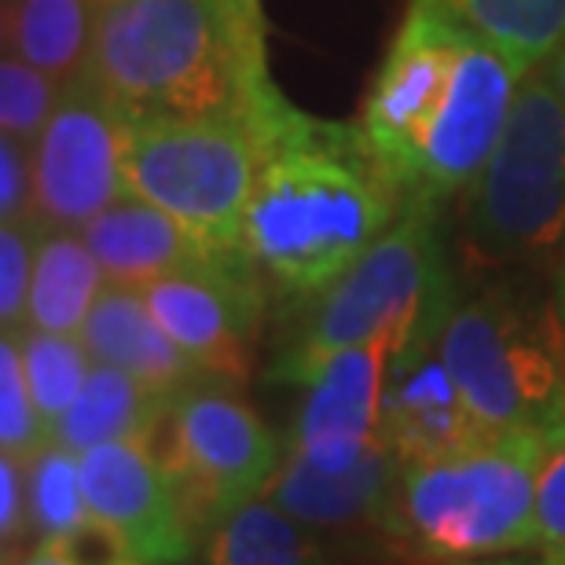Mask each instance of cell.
<instances>
[{
    "label": "cell",
    "instance_id": "1",
    "mask_svg": "<svg viewBox=\"0 0 565 565\" xmlns=\"http://www.w3.org/2000/svg\"><path fill=\"white\" fill-rule=\"evenodd\" d=\"M522 77L440 0H412L356 129L404 202L445 206L492 154Z\"/></svg>",
    "mask_w": 565,
    "mask_h": 565
},
{
    "label": "cell",
    "instance_id": "2",
    "mask_svg": "<svg viewBox=\"0 0 565 565\" xmlns=\"http://www.w3.org/2000/svg\"><path fill=\"white\" fill-rule=\"evenodd\" d=\"M265 162L243 221V250L294 305L312 301L404 213L356 126L305 115L276 93L257 107Z\"/></svg>",
    "mask_w": 565,
    "mask_h": 565
},
{
    "label": "cell",
    "instance_id": "3",
    "mask_svg": "<svg viewBox=\"0 0 565 565\" xmlns=\"http://www.w3.org/2000/svg\"><path fill=\"white\" fill-rule=\"evenodd\" d=\"M85 82L126 118L254 115L279 93L262 0H96Z\"/></svg>",
    "mask_w": 565,
    "mask_h": 565
},
{
    "label": "cell",
    "instance_id": "4",
    "mask_svg": "<svg viewBox=\"0 0 565 565\" xmlns=\"http://www.w3.org/2000/svg\"><path fill=\"white\" fill-rule=\"evenodd\" d=\"M456 301L440 206L408 202L397 224L360 262L301 305V323L279 349L273 379L301 386L323 360L367 342H382L390 356L434 345Z\"/></svg>",
    "mask_w": 565,
    "mask_h": 565
},
{
    "label": "cell",
    "instance_id": "5",
    "mask_svg": "<svg viewBox=\"0 0 565 565\" xmlns=\"http://www.w3.org/2000/svg\"><path fill=\"white\" fill-rule=\"evenodd\" d=\"M551 437L492 434L448 456L408 462L375 533L412 562H481L536 547V478Z\"/></svg>",
    "mask_w": 565,
    "mask_h": 565
},
{
    "label": "cell",
    "instance_id": "6",
    "mask_svg": "<svg viewBox=\"0 0 565 565\" xmlns=\"http://www.w3.org/2000/svg\"><path fill=\"white\" fill-rule=\"evenodd\" d=\"M437 345L484 434H565V327L555 298L511 282L459 298Z\"/></svg>",
    "mask_w": 565,
    "mask_h": 565
},
{
    "label": "cell",
    "instance_id": "7",
    "mask_svg": "<svg viewBox=\"0 0 565 565\" xmlns=\"http://www.w3.org/2000/svg\"><path fill=\"white\" fill-rule=\"evenodd\" d=\"M265 137L254 115L129 118L126 195L169 213L210 254H246L243 221Z\"/></svg>",
    "mask_w": 565,
    "mask_h": 565
},
{
    "label": "cell",
    "instance_id": "8",
    "mask_svg": "<svg viewBox=\"0 0 565 565\" xmlns=\"http://www.w3.org/2000/svg\"><path fill=\"white\" fill-rule=\"evenodd\" d=\"M467 235L495 262L565 250V99L544 63L522 77L500 140L467 184Z\"/></svg>",
    "mask_w": 565,
    "mask_h": 565
},
{
    "label": "cell",
    "instance_id": "9",
    "mask_svg": "<svg viewBox=\"0 0 565 565\" xmlns=\"http://www.w3.org/2000/svg\"><path fill=\"white\" fill-rule=\"evenodd\" d=\"M151 445L173 473L199 536L268 495L287 451L239 386L217 379H195L180 390Z\"/></svg>",
    "mask_w": 565,
    "mask_h": 565
},
{
    "label": "cell",
    "instance_id": "10",
    "mask_svg": "<svg viewBox=\"0 0 565 565\" xmlns=\"http://www.w3.org/2000/svg\"><path fill=\"white\" fill-rule=\"evenodd\" d=\"M126 110L93 82H71L30 143L33 217L44 228L82 232L96 213L126 195L121 151Z\"/></svg>",
    "mask_w": 565,
    "mask_h": 565
},
{
    "label": "cell",
    "instance_id": "11",
    "mask_svg": "<svg viewBox=\"0 0 565 565\" xmlns=\"http://www.w3.org/2000/svg\"><path fill=\"white\" fill-rule=\"evenodd\" d=\"M199 375L243 386L265 320V279L246 254H206L140 290Z\"/></svg>",
    "mask_w": 565,
    "mask_h": 565
},
{
    "label": "cell",
    "instance_id": "12",
    "mask_svg": "<svg viewBox=\"0 0 565 565\" xmlns=\"http://www.w3.org/2000/svg\"><path fill=\"white\" fill-rule=\"evenodd\" d=\"M390 349L353 345L323 360L301 382V408L282 459L316 478H367L401 473V459L382 440V386Z\"/></svg>",
    "mask_w": 565,
    "mask_h": 565
},
{
    "label": "cell",
    "instance_id": "13",
    "mask_svg": "<svg viewBox=\"0 0 565 565\" xmlns=\"http://www.w3.org/2000/svg\"><path fill=\"white\" fill-rule=\"evenodd\" d=\"M93 522L132 562H191L199 529L151 440H115L77 456Z\"/></svg>",
    "mask_w": 565,
    "mask_h": 565
},
{
    "label": "cell",
    "instance_id": "14",
    "mask_svg": "<svg viewBox=\"0 0 565 565\" xmlns=\"http://www.w3.org/2000/svg\"><path fill=\"white\" fill-rule=\"evenodd\" d=\"M484 434L473 419L440 345H412L390 356L382 386V440L401 467L478 445Z\"/></svg>",
    "mask_w": 565,
    "mask_h": 565
},
{
    "label": "cell",
    "instance_id": "15",
    "mask_svg": "<svg viewBox=\"0 0 565 565\" xmlns=\"http://www.w3.org/2000/svg\"><path fill=\"white\" fill-rule=\"evenodd\" d=\"M77 338L85 342L93 360L126 371L147 390L166 393V397H177L195 379H206L162 331V323L147 309L137 287L107 282Z\"/></svg>",
    "mask_w": 565,
    "mask_h": 565
},
{
    "label": "cell",
    "instance_id": "16",
    "mask_svg": "<svg viewBox=\"0 0 565 565\" xmlns=\"http://www.w3.org/2000/svg\"><path fill=\"white\" fill-rule=\"evenodd\" d=\"M82 239L104 268L107 282L137 290L210 254L169 213L137 195H121L104 213H96L82 228Z\"/></svg>",
    "mask_w": 565,
    "mask_h": 565
},
{
    "label": "cell",
    "instance_id": "17",
    "mask_svg": "<svg viewBox=\"0 0 565 565\" xmlns=\"http://www.w3.org/2000/svg\"><path fill=\"white\" fill-rule=\"evenodd\" d=\"M169 401L173 397L147 390L126 371L96 360L82 393L52 426V440L74 456L115 440H154L169 415Z\"/></svg>",
    "mask_w": 565,
    "mask_h": 565
},
{
    "label": "cell",
    "instance_id": "18",
    "mask_svg": "<svg viewBox=\"0 0 565 565\" xmlns=\"http://www.w3.org/2000/svg\"><path fill=\"white\" fill-rule=\"evenodd\" d=\"M107 276L82 235L66 228H44L33 254L26 327L49 334H82Z\"/></svg>",
    "mask_w": 565,
    "mask_h": 565
},
{
    "label": "cell",
    "instance_id": "19",
    "mask_svg": "<svg viewBox=\"0 0 565 565\" xmlns=\"http://www.w3.org/2000/svg\"><path fill=\"white\" fill-rule=\"evenodd\" d=\"M11 52L52 82H82L93 52L96 0H8Z\"/></svg>",
    "mask_w": 565,
    "mask_h": 565
},
{
    "label": "cell",
    "instance_id": "20",
    "mask_svg": "<svg viewBox=\"0 0 565 565\" xmlns=\"http://www.w3.org/2000/svg\"><path fill=\"white\" fill-rule=\"evenodd\" d=\"M210 565H338L327 540L262 495L206 536Z\"/></svg>",
    "mask_w": 565,
    "mask_h": 565
},
{
    "label": "cell",
    "instance_id": "21",
    "mask_svg": "<svg viewBox=\"0 0 565 565\" xmlns=\"http://www.w3.org/2000/svg\"><path fill=\"white\" fill-rule=\"evenodd\" d=\"M459 22L481 33L518 71L547 63L565 38V0H440Z\"/></svg>",
    "mask_w": 565,
    "mask_h": 565
},
{
    "label": "cell",
    "instance_id": "22",
    "mask_svg": "<svg viewBox=\"0 0 565 565\" xmlns=\"http://www.w3.org/2000/svg\"><path fill=\"white\" fill-rule=\"evenodd\" d=\"M19 353H22L30 397L38 404V415L52 434L60 415L82 393L96 360L77 334H49L38 331V327H22L19 331Z\"/></svg>",
    "mask_w": 565,
    "mask_h": 565
},
{
    "label": "cell",
    "instance_id": "23",
    "mask_svg": "<svg viewBox=\"0 0 565 565\" xmlns=\"http://www.w3.org/2000/svg\"><path fill=\"white\" fill-rule=\"evenodd\" d=\"M26 511L30 529L41 540H63L93 522L82 489V467L71 448L49 440L26 459Z\"/></svg>",
    "mask_w": 565,
    "mask_h": 565
},
{
    "label": "cell",
    "instance_id": "24",
    "mask_svg": "<svg viewBox=\"0 0 565 565\" xmlns=\"http://www.w3.org/2000/svg\"><path fill=\"white\" fill-rule=\"evenodd\" d=\"M52 434L30 397L26 371H22L19 331H0V448L15 459H33L49 445Z\"/></svg>",
    "mask_w": 565,
    "mask_h": 565
},
{
    "label": "cell",
    "instance_id": "25",
    "mask_svg": "<svg viewBox=\"0 0 565 565\" xmlns=\"http://www.w3.org/2000/svg\"><path fill=\"white\" fill-rule=\"evenodd\" d=\"M63 88L66 85L33 71L30 63L0 60V132H11V137L22 140L38 137L52 107L60 104Z\"/></svg>",
    "mask_w": 565,
    "mask_h": 565
},
{
    "label": "cell",
    "instance_id": "26",
    "mask_svg": "<svg viewBox=\"0 0 565 565\" xmlns=\"http://www.w3.org/2000/svg\"><path fill=\"white\" fill-rule=\"evenodd\" d=\"M44 224L38 217L0 221V331H22L30 301L33 254Z\"/></svg>",
    "mask_w": 565,
    "mask_h": 565
},
{
    "label": "cell",
    "instance_id": "27",
    "mask_svg": "<svg viewBox=\"0 0 565 565\" xmlns=\"http://www.w3.org/2000/svg\"><path fill=\"white\" fill-rule=\"evenodd\" d=\"M536 547L565 551V434L551 440L536 478Z\"/></svg>",
    "mask_w": 565,
    "mask_h": 565
},
{
    "label": "cell",
    "instance_id": "28",
    "mask_svg": "<svg viewBox=\"0 0 565 565\" xmlns=\"http://www.w3.org/2000/svg\"><path fill=\"white\" fill-rule=\"evenodd\" d=\"M33 217L30 147L22 137L0 132V221Z\"/></svg>",
    "mask_w": 565,
    "mask_h": 565
},
{
    "label": "cell",
    "instance_id": "29",
    "mask_svg": "<svg viewBox=\"0 0 565 565\" xmlns=\"http://www.w3.org/2000/svg\"><path fill=\"white\" fill-rule=\"evenodd\" d=\"M26 529V462L0 448V544H15Z\"/></svg>",
    "mask_w": 565,
    "mask_h": 565
},
{
    "label": "cell",
    "instance_id": "30",
    "mask_svg": "<svg viewBox=\"0 0 565 565\" xmlns=\"http://www.w3.org/2000/svg\"><path fill=\"white\" fill-rule=\"evenodd\" d=\"M22 565H82V562L74 558V551L66 547V540H41Z\"/></svg>",
    "mask_w": 565,
    "mask_h": 565
},
{
    "label": "cell",
    "instance_id": "31",
    "mask_svg": "<svg viewBox=\"0 0 565 565\" xmlns=\"http://www.w3.org/2000/svg\"><path fill=\"white\" fill-rule=\"evenodd\" d=\"M547 74H551V85L558 88V96L565 99V38L558 41V49L547 55Z\"/></svg>",
    "mask_w": 565,
    "mask_h": 565
},
{
    "label": "cell",
    "instance_id": "32",
    "mask_svg": "<svg viewBox=\"0 0 565 565\" xmlns=\"http://www.w3.org/2000/svg\"><path fill=\"white\" fill-rule=\"evenodd\" d=\"M11 49V4L0 0V52Z\"/></svg>",
    "mask_w": 565,
    "mask_h": 565
},
{
    "label": "cell",
    "instance_id": "33",
    "mask_svg": "<svg viewBox=\"0 0 565 565\" xmlns=\"http://www.w3.org/2000/svg\"><path fill=\"white\" fill-rule=\"evenodd\" d=\"M459 565H525V562H514V558H507V555H500V558H481V562H459Z\"/></svg>",
    "mask_w": 565,
    "mask_h": 565
},
{
    "label": "cell",
    "instance_id": "34",
    "mask_svg": "<svg viewBox=\"0 0 565 565\" xmlns=\"http://www.w3.org/2000/svg\"><path fill=\"white\" fill-rule=\"evenodd\" d=\"M551 298L565 301V262H562V268H558V282H555V294H551Z\"/></svg>",
    "mask_w": 565,
    "mask_h": 565
},
{
    "label": "cell",
    "instance_id": "35",
    "mask_svg": "<svg viewBox=\"0 0 565 565\" xmlns=\"http://www.w3.org/2000/svg\"><path fill=\"white\" fill-rule=\"evenodd\" d=\"M540 565H565V551H547L544 562H540Z\"/></svg>",
    "mask_w": 565,
    "mask_h": 565
},
{
    "label": "cell",
    "instance_id": "36",
    "mask_svg": "<svg viewBox=\"0 0 565 565\" xmlns=\"http://www.w3.org/2000/svg\"><path fill=\"white\" fill-rule=\"evenodd\" d=\"M118 565H195V562H132V558H126V562H118Z\"/></svg>",
    "mask_w": 565,
    "mask_h": 565
},
{
    "label": "cell",
    "instance_id": "37",
    "mask_svg": "<svg viewBox=\"0 0 565 565\" xmlns=\"http://www.w3.org/2000/svg\"><path fill=\"white\" fill-rule=\"evenodd\" d=\"M555 309H558V320H562V327H565V301L555 298Z\"/></svg>",
    "mask_w": 565,
    "mask_h": 565
},
{
    "label": "cell",
    "instance_id": "38",
    "mask_svg": "<svg viewBox=\"0 0 565 565\" xmlns=\"http://www.w3.org/2000/svg\"><path fill=\"white\" fill-rule=\"evenodd\" d=\"M0 565H11V555H8L4 547H0Z\"/></svg>",
    "mask_w": 565,
    "mask_h": 565
}]
</instances>
